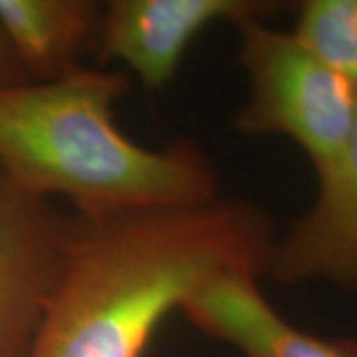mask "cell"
<instances>
[{
  "mask_svg": "<svg viewBox=\"0 0 357 357\" xmlns=\"http://www.w3.org/2000/svg\"><path fill=\"white\" fill-rule=\"evenodd\" d=\"M274 220L244 199L76 215L64 270L22 357H143L169 314L220 272L266 274Z\"/></svg>",
  "mask_w": 357,
  "mask_h": 357,
  "instance_id": "cell-1",
  "label": "cell"
},
{
  "mask_svg": "<svg viewBox=\"0 0 357 357\" xmlns=\"http://www.w3.org/2000/svg\"><path fill=\"white\" fill-rule=\"evenodd\" d=\"M128 91L123 74L91 68L2 89L0 169L34 197H64L82 217L217 199V169L195 143L151 149L117 128Z\"/></svg>",
  "mask_w": 357,
  "mask_h": 357,
  "instance_id": "cell-2",
  "label": "cell"
},
{
  "mask_svg": "<svg viewBox=\"0 0 357 357\" xmlns=\"http://www.w3.org/2000/svg\"><path fill=\"white\" fill-rule=\"evenodd\" d=\"M248 100L236 117L246 135H282L300 145L316 175L344 149L357 119V86L318 60L292 32L262 18L236 24Z\"/></svg>",
  "mask_w": 357,
  "mask_h": 357,
  "instance_id": "cell-3",
  "label": "cell"
},
{
  "mask_svg": "<svg viewBox=\"0 0 357 357\" xmlns=\"http://www.w3.org/2000/svg\"><path fill=\"white\" fill-rule=\"evenodd\" d=\"M76 229L0 169V357H22L58 286Z\"/></svg>",
  "mask_w": 357,
  "mask_h": 357,
  "instance_id": "cell-4",
  "label": "cell"
},
{
  "mask_svg": "<svg viewBox=\"0 0 357 357\" xmlns=\"http://www.w3.org/2000/svg\"><path fill=\"white\" fill-rule=\"evenodd\" d=\"M276 6L262 0H112L103 6L93 52L103 64L126 66L145 88L163 89L208 26L264 20Z\"/></svg>",
  "mask_w": 357,
  "mask_h": 357,
  "instance_id": "cell-5",
  "label": "cell"
},
{
  "mask_svg": "<svg viewBox=\"0 0 357 357\" xmlns=\"http://www.w3.org/2000/svg\"><path fill=\"white\" fill-rule=\"evenodd\" d=\"M318 185L312 208L276 238L266 274L288 286L330 282L357 296V119Z\"/></svg>",
  "mask_w": 357,
  "mask_h": 357,
  "instance_id": "cell-6",
  "label": "cell"
},
{
  "mask_svg": "<svg viewBox=\"0 0 357 357\" xmlns=\"http://www.w3.org/2000/svg\"><path fill=\"white\" fill-rule=\"evenodd\" d=\"M256 274L220 272L192 290L181 312L195 328L244 357H357L356 340L302 332L270 306Z\"/></svg>",
  "mask_w": 357,
  "mask_h": 357,
  "instance_id": "cell-7",
  "label": "cell"
},
{
  "mask_svg": "<svg viewBox=\"0 0 357 357\" xmlns=\"http://www.w3.org/2000/svg\"><path fill=\"white\" fill-rule=\"evenodd\" d=\"M102 13L91 0H0V28L28 79L54 82L93 52Z\"/></svg>",
  "mask_w": 357,
  "mask_h": 357,
  "instance_id": "cell-8",
  "label": "cell"
},
{
  "mask_svg": "<svg viewBox=\"0 0 357 357\" xmlns=\"http://www.w3.org/2000/svg\"><path fill=\"white\" fill-rule=\"evenodd\" d=\"M292 34L318 60L357 86V0H307Z\"/></svg>",
  "mask_w": 357,
  "mask_h": 357,
  "instance_id": "cell-9",
  "label": "cell"
},
{
  "mask_svg": "<svg viewBox=\"0 0 357 357\" xmlns=\"http://www.w3.org/2000/svg\"><path fill=\"white\" fill-rule=\"evenodd\" d=\"M30 84V79L26 76L24 68L20 66L16 54L10 48L8 40L4 36L2 28H0V91L2 89L18 88Z\"/></svg>",
  "mask_w": 357,
  "mask_h": 357,
  "instance_id": "cell-10",
  "label": "cell"
}]
</instances>
